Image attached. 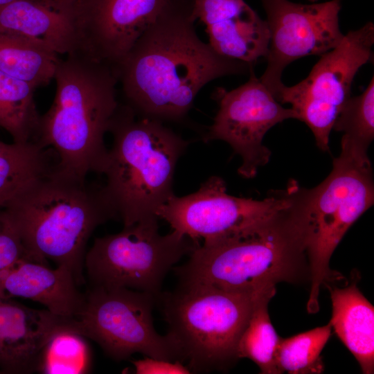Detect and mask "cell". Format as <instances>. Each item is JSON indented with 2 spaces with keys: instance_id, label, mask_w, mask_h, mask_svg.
Returning <instances> with one entry per match:
<instances>
[{
  "instance_id": "f1b7e54d",
  "label": "cell",
  "mask_w": 374,
  "mask_h": 374,
  "mask_svg": "<svg viewBox=\"0 0 374 374\" xmlns=\"http://www.w3.org/2000/svg\"><path fill=\"white\" fill-rule=\"evenodd\" d=\"M19 1V0H0V7L5 5L9 4L10 3ZM34 1L40 2L51 7H53L57 9L65 10L69 12V8L66 4L63 1V0H30Z\"/></svg>"
},
{
  "instance_id": "7c38bea8",
  "label": "cell",
  "mask_w": 374,
  "mask_h": 374,
  "mask_svg": "<svg viewBox=\"0 0 374 374\" xmlns=\"http://www.w3.org/2000/svg\"><path fill=\"white\" fill-rule=\"evenodd\" d=\"M269 31L266 69L260 78L276 98L284 85L283 72L292 62L322 55L344 35L339 28L341 0L310 4L288 0H262Z\"/></svg>"
},
{
  "instance_id": "9a60e30c",
  "label": "cell",
  "mask_w": 374,
  "mask_h": 374,
  "mask_svg": "<svg viewBox=\"0 0 374 374\" xmlns=\"http://www.w3.org/2000/svg\"><path fill=\"white\" fill-rule=\"evenodd\" d=\"M194 14L206 27L208 44L219 54L254 64L266 57L269 31L244 0H193Z\"/></svg>"
},
{
  "instance_id": "8992f818",
  "label": "cell",
  "mask_w": 374,
  "mask_h": 374,
  "mask_svg": "<svg viewBox=\"0 0 374 374\" xmlns=\"http://www.w3.org/2000/svg\"><path fill=\"white\" fill-rule=\"evenodd\" d=\"M256 296L211 285L179 283L157 298L169 335L190 371L221 369L237 357L238 340Z\"/></svg>"
},
{
  "instance_id": "8fae6325",
  "label": "cell",
  "mask_w": 374,
  "mask_h": 374,
  "mask_svg": "<svg viewBox=\"0 0 374 374\" xmlns=\"http://www.w3.org/2000/svg\"><path fill=\"white\" fill-rule=\"evenodd\" d=\"M290 199V184L256 200L229 195L225 181L212 176L191 194H174L161 206L157 216L172 230L198 243L203 239V244H208L251 230L287 206Z\"/></svg>"
},
{
  "instance_id": "4fadbf2b",
  "label": "cell",
  "mask_w": 374,
  "mask_h": 374,
  "mask_svg": "<svg viewBox=\"0 0 374 374\" xmlns=\"http://www.w3.org/2000/svg\"><path fill=\"white\" fill-rule=\"evenodd\" d=\"M249 74L248 81L234 89H217L219 109L203 139L228 143L242 158L238 172L245 178L253 177L270 159V150L262 144L268 130L285 120H298L296 112L281 105L253 69Z\"/></svg>"
},
{
  "instance_id": "4316f807",
  "label": "cell",
  "mask_w": 374,
  "mask_h": 374,
  "mask_svg": "<svg viewBox=\"0 0 374 374\" xmlns=\"http://www.w3.org/2000/svg\"><path fill=\"white\" fill-rule=\"evenodd\" d=\"M24 257L30 258L6 210L0 208V269Z\"/></svg>"
},
{
  "instance_id": "484cf974",
  "label": "cell",
  "mask_w": 374,
  "mask_h": 374,
  "mask_svg": "<svg viewBox=\"0 0 374 374\" xmlns=\"http://www.w3.org/2000/svg\"><path fill=\"white\" fill-rule=\"evenodd\" d=\"M91 355L86 337L69 329L56 332L46 344L37 372L79 374L90 371Z\"/></svg>"
},
{
  "instance_id": "cb8c5ba5",
  "label": "cell",
  "mask_w": 374,
  "mask_h": 374,
  "mask_svg": "<svg viewBox=\"0 0 374 374\" xmlns=\"http://www.w3.org/2000/svg\"><path fill=\"white\" fill-rule=\"evenodd\" d=\"M333 129L343 132L341 148L362 156L374 137V78L359 96L348 100L339 114Z\"/></svg>"
},
{
  "instance_id": "d6986e66",
  "label": "cell",
  "mask_w": 374,
  "mask_h": 374,
  "mask_svg": "<svg viewBox=\"0 0 374 374\" xmlns=\"http://www.w3.org/2000/svg\"><path fill=\"white\" fill-rule=\"evenodd\" d=\"M332 328L359 362L362 373H373L374 309L353 283L346 287H329Z\"/></svg>"
},
{
  "instance_id": "d4e9b609",
  "label": "cell",
  "mask_w": 374,
  "mask_h": 374,
  "mask_svg": "<svg viewBox=\"0 0 374 374\" xmlns=\"http://www.w3.org/2000/svg\"><path fill=\"white\" fill-rule=\"evenodd\" d=\"M332 328L329 322L326 326L291 337H280L276 353L280 373H322L323 364L321 353L331 335Z\"/></svg>"
},
{
  "instance_id": "2e32d148",
  "label": "cell",
  "mask_w": 374,
  "mask_h": 374,
  "mask_svg": "<svg viewBox=\"0 0 374 374\" xmlns=\"http://www.w3.org/2000/svg\"><path fill=\"white\" fill-rule=\"evenodd\" d=\"M71 319L0 297V373L37 372L46 344L56 332L71 330Z\"/></svg>"
},
{
  "instance_id": "5b68a950",
  "label": "cell",
  "mask_w": 374,
  "mask_h": 374,
  "mask_svg": "<svg viewBox=\"0 0 374 374\" xmlns=\"http://www.w3.org/2000/svg\"><path fill=\"white\" fill-rule=\"evenodd\" d=\"M109 132L113 143L102 174L117 220L123 226L159 220V209L174 195L176 164L188 142L127 105H119Z\"/></svg>"
},
{
  "instance_id": "e0dca14e",
  "label": "cell",
  "mask_w": 374,
  "mask_h": 374,
  "mask_svg": "<svg viewBox=\"0 0 374 374\" xmlns=\"http://www.w3.org/2000/svg\"><path fill=\"white\" fill-rule=\"evenodd\" d=\"M71 271L21 258L0 269V297L27 299L44 305L53 314L75 317L84 301Z\"/></svg>"
},
{
  "instance_id": "4dcf8cb0",
  "label": "cell",
  "mask_w": 374,
  "mask_h": 374,
  "mask_svg": "<svg viewBox=\"0 0 374 374\" xmlns=\"http://www.w3.org/2000/svg\"><path fill=\"white\" fill-rule=\"evenodd\" d=\"M309 1H317V0H309Z\"/></svg>"
},
{
  "instance_id": "44dd1931",
  "label": "cell",
  "mask_w": 374,
  "mask_h": 374,
  "mask_svg": "<svg viewBox=\"0 0 374 374\" xmlns=\"http://www.w3.org/2000/svg\"><path fill=\"white\" fill-rule=\"evenodd\" d=\"M58 55L41 46L0 33V71L32 84L45 86L54 78Z\"/></svg>"
},
{
  "instance_id": "603a6c76",
  "label": "cell",
  "mask_w": 374,
  "mask_h": 374,
  "mask_svg": "<svg viewBox=\"0 0 374 374\" xmlns=\"http://www.w3.org/2000/svg\"><path fill=\"white\" fill-rule=\"evenodd\" d=\"M276 290L258 295L254 300L248 322L238 340L237 357L255 362L261 373H280L276 353L280 337L275 331L267 310V304Z\"/></svg>"
},
{
  "instance_id": "3957f363",
  "label": "cell",
  "mask_w": 374,
  "mask_h": 374,
  "mask_svg": "<svg viewBox=\"0 0 374 374\" xmlns=\"http://www.w3.org/2000/svg\"><path fill=\"white\" fill-rule=\"evenodd\" d=\"M289 204L252 229L199 244L173 271L181 283L211 285L256 296L293 282L306 254L303 223L292 183Z\"/></svg>"
},
{
  "instance_id": "52a82bcc",
  "label": "cell",
  "mask_w": 374,
  "mask_h": 374,
  "mask_svg": "<svg viewBox=\"0 0 374 374\" xmlns=\"http://www.w3.org/2000/svg\"><path fill=\"white\" fill-rule=\"evenodd\" d=\"M300 202L310 270L307 308L319 309L321 285L330 277V257L350 226L374 201L368 156L341 148L329 175L316 187L300 186Z\"/></svg>"
},
{
  "instance_id": "ffe728a7",
  "label": "cell",
  "mask_w": 374,
  "mask_h": 374,
  "mask_svg": "<svg viewBox=\"0 0 374 374\" xmlns=\"http://www.w3.org/2000/svg\"><path fill=\"white\" fill-rule=\"evenodd\" d=\"M58 159L51 148L35 141L0 140V208H6L31 184L51 173Z\"/></svg>"
},
{
  "instance_id": "83f0119b",
  "label": "cell",
  "mask_w": 374,
  "mask_h": 374,
  "mask_svg": "<svg viewBox=\"0 0 374 374\" xmlns=\"http://www.w3.org/2000/svg\"><path fill=\"white\" fill-rule=\"evenodd\" d=\"M137 374H188L190 371L179 361H168L146 357L132 361Z\"/></svg>"
},
{
  "instance_id": "f546056e",
  "label": "cell",
  "mask_w": 374,
  "mask_h": 374,
  "mask_svg": "<svg viewBox=\"0 0 374 374\" xmlns=\"http://www.w3.org/2000/svg\"><path fill=\"white\" fill-rule=\"evenodd\" d=\"M79 1L80 0H63V1L71 10H72V7L73 6V5Z\"/></svg>"
},
{
  "instance_id": "ac0fdd59",
  "label": "cell",
  "mask_w": 374,
  "mask_h": 374,
  "mask_svg": "<svg viewBox=\"0 0 374 374\" xmlns=\"http://www.w3.org/2000/svg\"><path fill=\"white\" fill-rule=\"evenodd\" d=\"M0 33L28 40L57 55H66L76 46L71 13L30 0L0 7Z\"/></svg>"
},
{
  "instance_id": "7402d4cb",
  "label": "cell",
  "mask_w": 374,
  "mask_h": 374,
  "mask_svg": "<svg viewBox=\"0 0 374 374\" xmlns=\"http://www.w3.org/2000/svg\"><path fill=\"white\" fill-rule=\"evenodd\" d=\"M36 87L0 71V127L13 142L33 141L39 125L34 100Z\"/></svg>"
},
{
  "instance_id": "7a4b0ae2",
  "label": "cell",
  "mask_w": 374,
  "mask_h": 374,
  "mask_svg": "<svg viewBox=\"0 0 374 374\" xmlns=\"http://www.w3.org/2000/svg\"><path fill=\"white\" fill-rule=\"evenodd\" d=\"M54 79L55 96L40 116L33 141L53 150L56 172L86 181L105 166V135L120 105L118 75L113 67L75 51L59 60Z\"/></svg>"
},
{
  "instance_id": "6da1fadb",
  "label": "cell",
  "mask_w": 374,
  "mask_h": 374,
  "mask_svg": "<svg viewBox=\"0 0 374 374\" xmlns=\"http://www.w3.org/2000/svg\"><path fill=\"white\" fill-rule=\"evenodd\" d=\"M193 0H168L116 67L127 104L137 115L181 121L199 91L253 65L217 53L197 35Z\"/></svg>"
},
{
  "instance_id": "ba28073f",
  "label": "cell",
  "mask_w": 374,
  "mask_h": 374,
  "mask_svg": "<svg viewBox=\"0 0 374 374\" xmlns=\"http://www.w3.org/2000/svg\"><path fill=\"white\" fill-rule=\"evenodd\" d=\"M198 245L175 230L160 234L158 220L137 222L95 238L84 269L91 287L127 288L157 298L168 271Z\"/></svg>"
},
{
  "instance_id": "277c9868",
  "label": "cell",
  "mask_w": 374,
  "mask_h": 374,
  "mask_svg": "<svg viewBox=\"0 0 374 374\" xmlns=\"http://www.w3.org/2000/svg\"><path fill=\"white\" fill-rule=\"evenodd\" d=\"M55 169L4 209L28 255L46 265L51 260L66 267L80 286L85 282L89 239L99 225L117 220V215L103 186L62 175Z\"/></svg>"
},
{
  "instance_id": "9c48e42d",
  "label": "cell",
  "mask_w": 374,
  "mask_h": 374,
  "mask_svg": "<svg viewBox=\"0 0 374 374\" xmlns=\"http://www.w3.org/2000/svg\"><path fill=\"white\" fill-rule=\"evenodd\" d=\"M157 297L123 287H91L83 305L71 320L72 330L96 342L116 361L139 353L156 359L181 362L169 335L155 330L152 310Z\"/></svg>"
},
{
  "instance_id": "30bf717a",
  "label": "cell",
  "mask_w": 374,
  "mask_h": 374,
  "mask_svg": "<svg viewBox=\"0 0 374 374\" xmlns=\"http://www.w3.org/2000/svg\"><path fill=\"white\" fill-rule=\"evenodd\" d=\"M373 22L349 30L336 47L321 55L305 79L292 86L284 84L276 96L280 103L291 105L323 151L329 150L330 132L350 98L355 75L373 60Z\"/></svg>"
},
{
  "instance_id": "5bb4252c",
  "label": "cell",
  "mask_w": 374,
  "mask_h": 374,
  "mask_svg": "<svg viewBox=\"0 0 374 374\" xmlns=\"http://www.w3.org/2000/svg\"><path fill=\"white\" fill-rule=\"evenodd\" d=\"M168 1L80 0L71 10L75 51L116 70Z\"/></svg>"
}]
</instances>
